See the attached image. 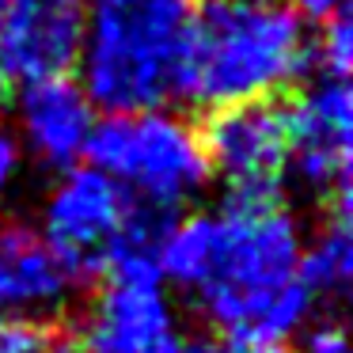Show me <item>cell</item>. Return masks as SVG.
<instances>
[{
  "label": "cell",
  "instance_id": "obj_1",
  "mask_svg": "<svg viewBox=\"0 0 353 353\" xmlns=\"http://www.w3.org/2000/svg\"><path fill=\"white\" fill-rule=\"evenodd\" d=\"M304 232L277 198L236 201L221 213L171 221L160 239V281L198 300L221 338L281 345L312 319L315 296L300 281Z\"/></svg>",
  "mask_w": 353,
  "mask_h": 353
},
{
  "label": "cell",
  "instance_id": "obj_2",
  "mask_svg": "<svg viewBox=\"0 0 353 353\" xmlns=\"http://www.w3.org/2000/svg\"><path fill=\"white\" fill-rule=\"evenodd\" d=\"M312 65L307 23L285 0H205L190 27L179 95L201 107L270 103Z\"/></svg>",
  "mask_w": 353,
  "mask_h": 353
},
{
  "label": "cell",
  "instance_id": "obj_3",
  "mask_svg": "<svg viewBox=\"0 0 353 353\" xmlns=\"http://www.w3.org/2000/svg\"><path fill=\"white\" fill-rule=\"evenodd\" d=\"M198 0H84L77 69L95 110L137 114L179 95Z\"/></svg>",
  "mask_w": 353,
  "mask_h": 353
},
{
  "label": "cell",
  "instance_id": "obj_4",
  "mask_svg": "<svg viewBox=\"0 0 353 353\" xmlns=\"http://www.w3.org/2000/svg\"><path fill=\"white\" fill-rule=\"evenodd\" d=\"M88 156L92 168L103 171L133 205L163 216L194 201L213 179L201 130L163 107L107 114L95 122Z\"/></svg>",
  "mask_w": 353,
  "mask_h": 353
},
{
  "label": "cell",
  "instance_id": "obj_5",
  "mask_svg": "<svg viewBox=\"0 0 353 353\" xmlns=\"http://www.w3.org/2000/svg\"><path fill=\"white\" fill-rule=\"evenodd\" d=\"M133 201L95 168H69L42 198V243L72 281L107 274L114 247L133 216Z\"/></svg>",
  "mask_w": 353,
  "mask_h": 353
},
{
  "label": "cell",
  "instance_id": "obj_6",
  "mask_svg": "<svg viewBox=\"0 0 353 353\" xmlns=\"http://www.w3.org/2000/svg\"><path fill=\"white\" fill-rule=\"evenodd\" d=\"M209 171L228 183L236 201L277 198L281 175L289 171V133L285 110L274 103H239L209 114L201 130Z\"/></svg>",
  "mask_w": 353,
  "mask_h": 353
},
{
  "label": "cell",
  "instance_id": "obj_7",
  "mask_svg": "<svg viewBox=\"0 0 353 353\" xmlns=\"http://www.w3.org/2000/svg\"><path fill=\"white\" fill-rule=\"evenodd\" d=\"M350 122L353 103L345 80L319 77L285 110L289 168L304 190L327 205L350 201Z\"/></svg>",
  "mask_w": 353,
  "mask_h": 353
},
{
  "label": "cell",
  "instance_id": "obj_8",
  "mask_svg": "<svg viewBox=\"0 0 353 353\" xmlns=\"http://www.w3.org/2000/svg\"><path fill=\"white\" fill-rule=\"evenodd\" d=\"M84 0H0V69L8 80L65 77L80 57Z\"/></svg>",
  "mask_w": 353,
  "mask_h": 353
},
{
  "label": "cell",
  "instance_id": "obj_9",
  "mask_svg": "<svg viewBox=\"0 0 353 353\" xmlns=\"http://www.w3.org/2000/svg\"><path fill=\"white\" fill-rule=\"evenodd\" d=\"M84 353H183L175 304L156 277H107L84 319Z\"/></svg>",
  "mask_w": 353,
  "mask_h": 353
},
{
  "label": "cell",
  "instance_id": "obj_10",
  "mask_svg": "<svg viewBox=\"0 0 353 353\" xmlns=\"http://www.w3.org/2000/svg\"><path fill=\"white\" fill-rule=\"evenodd\" d=\"M95 107L84 88L69 77L23 84L16 99V145L42 168L69 171L88 156L95 133Z\"/></svg>",
  "mask_w": 353,
  "mask_h": 353
},
{
  "label": "cell",
  "instance_id": "obj_11",
  "mask_svg": "<svg viewBox=\"0 0 353 353\" xmlns=\"http://www.w3.org/2000/svg\"><path fill=\"white\" fill-rule=\"evenodd\" d=\"M72 285L77 281L42 243L39 232L0 221V312L34 319L61 307Z\"/></svg>",
  "mask_w": 353,
  "mask_h": 353
},
{
  "label": "cell",
  "instance_id": "obj_12",
  "mask_svg": "<svg viewBox=\"0 0 353 353\" xmlns=\"http://www.w3.org/2000/svg\"><path fill=\"white\" fill-rule=\"evenodd\" d=\"M353 277V232H350V201H334L330 216L312 243L300 251V281L312 296H345Z\"/></svg>",
  "mask_w": 353,
  "mask_h": 353
},
{
  "label": "cell",
  "instance_id": "obj_13",
  "mask_svg": "<svg viewBox=\"0 0 353 353\" xmlns=\"http://www.w3.org/2000/svg\"><path fill=\"white\" fill-rule=\"evenodd\" d=\"M312 65H319L323 77L345 80L353 65V23L350 12H338L323 23L319 39H312Z\"/></svg>",
  "mask_w": 353,
  "mask_h": 353
},
{
  "label": "cell",
  "instance_id": "obj_14",
  "mask_svg": "<svg viewBox=\"0 0 353 353\" xmlns=\"http://www.w3.org/2000/svg\"><path fill=\"white\" fill-rule=\"evenodd\" d=\"M0 353H50V330L39 319L0 312Z\"/></svg>",
  "mask_w": 353,
  "mask_h": 353
},
{
  "label": "cell",
  "instance_id": "obj_15",
  "mask_svg": "<svg viewBox=\"0 0 353 353\" xmlns=\"http://www.w3.org/2000/svg\"><path fill=\"white\" fill-rule=\"evenodd\" d=\"M300 353H350V334L338 319H323L315 327H307Z\"/></svg>",
  "mask_w": 353,
  "mask_h": 353
},
{
  "label": "cell",
  "instance_id": "obj_16",
  "mask_svg": "<svg viewBox=\"0 0 353 353\" xmlns=\"http://www.w3.org/2000/svg\"><path fill=\"white\" fill-rule=\"evenodd\" d=\"M19 168H23V152H19L12 130L0 122V205H4V201L12 198V190H16Z\"/></svg>",
  "mask_w": 353,
  "mask_h": 353
},
{
  "label": "cell",
  "instance_id": "obj_17",
  "mask_svg": "<svg viewBox=\"0 0 353 353\" xmlns=\"http://www.w3.org/2000/svg\"><path fill=\"white\" fill-rule=\"evenodd\" d=\"M183 353H281V350L259 342H239V338H205V342L183 345Z\"/></svg>",
  "mask_w": 353,
  "mask_h": 353
},
{
  "label": "cell",
  "instance_id": "obj_18",
  "mask_svg": "<svg viewBox=\"0 0 353 353\" xmlns=\"http://www.w3.org/2000/svg\"><path fill=\"white\" fill-rule=\"evenodd\" d=\"M300 19H315V23H327L330 16L345 12V0H292Z\"/></svg>",
  "mask_w": 353,
  "mask_h": 353
},
{
  "label": "cell",
  "instance_id": "obj_19",
  "mask_svg": "<svg viewBox=\"0 0 353 353\" xmlns=\"http://www.w3.org/2000/svg\"><path fill=\"white\" fill-rule=\"evenodd\" d=\"M8 84H12V80L4 77V69H0V107H4V103H8Z\"/></svg>",
  "mask_w": 353,
  "mask_h": 353
}]
</instances>
